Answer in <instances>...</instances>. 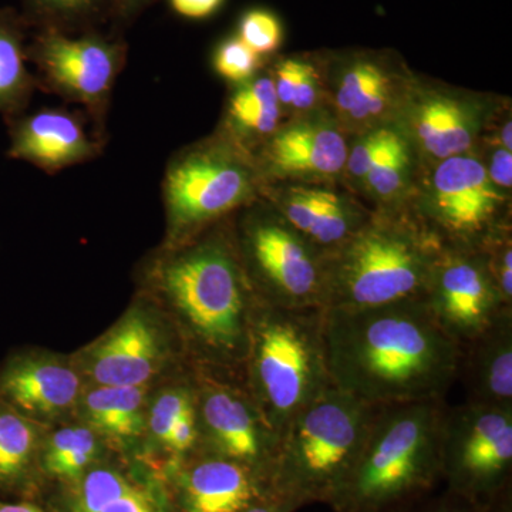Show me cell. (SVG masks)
I'll list each match as a JSON object with an SVG mask.
<instances>
[{"mask_svg": "<svg viewBox=\"0 0 512 512\" xmlns=\"http://www.w3.org/2000/svg\"><path fill=\"white\" fill-rule=\"evenodd\" d=\"M333 384L372 406L444 400L458 379L460 346L421 299L367 309H325Z\"/></svg>", "mask_w": 512, "mask_h": 512, "instance_id": "6da1fadb", "label": "cell"}, {"mask_svg": "<svg viewBox=\"0 0 512 512\" xmlns=\"http://www.w3.org/2000/svg\"><path fill=\"white\" fill-rule=\"evenodd\" d=\"M150 281L180 319L197 367L242 377L259 298L239 256L232 215L165 248Z\"/></svg>", "mask_w": 512, "mask_h": 512, "instance_id": "7a4b0ae2", "label": "cell"}, {"mask_svg": "<svg viewBox=\"0 0 512 512\" xmlns=\"http://www.w3.org/2000/svg\"><path fill=\"white\" fill-rule=\"evenodd\" d=\"M444 400L382 406L328 504L335 512H403L441 483Z\"/></svg>", "mask_w": 512, "mask_h": 512, "instance_id": "3957f363", "label": "cell"}, {"mask_svg": "<svg viewBox=\"0 0 512 512\" xmlns=\"http://www.w3.org/2000/svg\"><path fill=\"white\" fill-rule=\"evenodd\" d=\"M441 245L409 208L373 210L325 254V309H367L423 298Z\"/></svg>", "mask_w": 512, "mask_h": 512, "instance_id": "277c9868", "label": "cell"}, {"mask_svg": "<svg viewBox=\"0 0 512 512\" xmlns=\"http://www.w3.org/2000/svg\"><path fill=\"white\" fill-rule=\"evenodd\" d=\"M242 380L282 437L303 409L335 387L326 349L325 309L281 308L259 299Z\"/></svg>", "mask_w": 512, "mask_h": 512, "instance_id": "5b68a950", "label": "cell"}, {"mask_svg": "<svg viewBox=\"0 0 512 512\" xmlns=\"http://www.w3.org/2000/svg\"><path fill=\"white\" fill-rule=\"evenodd\" d=\"M379 406L333 387L286 427L269 484L302 508L329 504L355 464Z\"/></svg>", "mask_w": 512, "mask_h": 512, "instance_id": "8992f818", "label": "cell"}, {"mask_svg": "<svg viewBox=\"0 0 512 512\" xmlns=\"http://www.w3.org/2000/svg\"><path fill=\"white\" fill-rule=\"evenodd\" d=\"M254 154L220 127L181 148L165 168V248L177 247L262 198Z\"/></svg>", "mask_w": 512, "mask_h": 512, "instance_id": "52a82bcc", "label": "cell"}, {"mask_svg": "<svg viewBox=\"0 0 512 512\" xmlns=\"http://www.w3.org/2000/svg\"><path fill=\"white\" fill-rule=\"evenodd\" d=\"M511 195L473 150L420 168L406 207L441 247L484 249L512 231Z\"/></svg>", "mask_w": 512, "mask_h": 512, "instance_id": "ba28073f", "label": "cell"}, {"mask_svg": "<svg viewBox=\"0 0 512 512\" xmlns=\"http://www.w3.org/2000/svg\"><path fill=\"white\" fill-rule=\"evenodd\" d=\"M239 256L261 301L325 309V252L302 237L264 198L232 215Z\"/></svg>", "mask_w": 512, "mask_h": 512, "instance_id": "9c48e42d", "label": "cell"}, {"mask_svg": "<svg viewBox=\"0 0 512 512\" xmlns=\"http://www.w3.org/2000/svg\"><path fill=\"white\" fill-rule=\"evenodd\" d=\"M123 33L90 30L79 35L37 30L26 47L37 87L80 104L104 138L111 93L127 62Z\"/></svg>", "mask_w": 512, "mask_h": 512, "instance_id": "30bf717a", "label": "cell"}, {"mask_svg": "<svg viewBox=\"0 0 512 512\" xmlns=\"http://www.w3.org/2000/svg\"><path fill=\"white\" fill-rule=\"evenodd\" d=\"M512 407L477 402L446 407L441 481L477 508L512 487Z\"/></svg>", "mask_w": 512, "mask_h": 512, "instance_id": "8fae6325", "label": "cell"}, {"mask_svg": "<svg viewBox=\"0 0 512 512\" xmlns=\"http://www.w3.org/2000/svg\"><path fill=\"white\" fill-rule=\"evenodd\" d=\"M508 100L416 73L392 127L412 147L420 168L431 167L473 151Z\"/></svg>", "mask_w": 512, "mask_h": 512, "instance_id": "7c38bea8", "label": "cell"}, {"mask_svg": "<svg viewBox=\"0 0 512 512\" xmlns=\"http://www.w3.org/2000/svg\"><path fill=\"white\" fill-rule=\"evenodd\" d=\"M325 104L349 137L392 127L416 72L392 49L322 50Z\"/></svg>", "mask_w": 512, "mask_h": 512, "instance_id": "4fadbf2b", "label": "cell"}, {"mask_svg": "<svg viewBox=\"0 0 512 512\" xmlns=\"http://www.w3.org/2000/svg\"><path fill=\"white\" fill-rule=\"evenodd\" d=\"M200 453L228 458L268 478L281 437L272 429L242 377L197 367Z\"/></svg>", "mask_w": 512, "mask_h": 512, "instance_id": "5bb4252c", "label": "cell"}, {"mask_svg": "<svg viewBox=\"0 0 512 512\" xmlns=\"http://www.w3.org/2000/svg\"><path fill=\"white\" fill-rule=\"evenodd\" d=\"M421 301L460 348L504 311L485 249L441 248Z\"/></svg>", "mask_w": 512, "mask_h": 512, "instance_id": "9a60e30c", "label": "cell"}, {"mask_svg": "<svg viewBox=\"0 0 512 512\" xmlns=\"http://www.w3.org/2000/svg\"><path fill=\"white\" fill-rule=\"evenodd\" d=\"M350 137L328 107L288 117L254 154L264 183L345 184Z\"/></svg>", "mask_w": 512, "mask_h": 512, "instance_id": "2e32d148", "label": "cell"}, {"mask_svg": "<svg viewBox=\"0 0 512 512\" xmlns=\"http://www.w3.org/2000/svg\"><path fill=\"white\" fill-rule=\"evenodd\" d=\"M146 306L128 309L83 353V375L93 386H148L170 357L167 336Z\"/></svg>", "mask_w": 512, "mask_h": 512, "instance_id": "e0dca14e", "label": "cell"}, {"mask_svg": "<svg viewBox=\"0 0 512 512\" xmlns=\"http://www.w3.org/2000/svg\"><path fill=\"white\" fill-rule=\"evenodd\" d=\"M262 198L325 254L356 234L373 214L345 184L265 183Z\"/></svg>", "mask_w": 512, "mask_h": 512, "instance_id": "ac0fdd59", "label": "cell"}, {"mask_svg": "<svg viewBox=\"0 0 512 512\" xmlns=\"http://www.w3.org/2000/svg\"><path fill=\"white\" fill-rule=\"evenodd\" d=\"M173 481L174 512H245L274 495L254 468L205 453L178 464Z\"/></svg>", "mask_w": 512, "mask_h": 512, "instance_id": "d6986e66", "label": "cell"}, {"mask_svg": "<svg viewBox=\"0 0 512 512\" xmlns=\"http://www.w3.org/2000/svg\"><path fill=\"white\" fill-rule=\"evenodd\" d=\"M6 123L8 156L50 174L93 160L104 147L103 138L89 133L82 114L74 111L42 109L20 114Z\"/></svg>", "mask_w": 512, "mask_h": 512, "instance_id": "ffe728a7", "label": "cell"}, {"mask_svg": "<svg viewBox=\"0 0 512 512\" xmlns=\"http://www.w3.org/2000/svg\"><path fill=\"white\" fill-rule=\"evenodd\" d=\"M82 393L79 369L49 353L20 357L0 375L3 402L37 423L77 409Z\"/></svg>", "mask_w": 512, "mask_h": 512, "instance_id": "44dd1931", "label": "cell"}, {"mask_svg": "<svg viewBox=\"0 0 512 512\" xmlns=\"http://www.w3.org/2000/svg\"><path fill=\"white\" fill-rule=\"evenodd\" d=\"M66 512H174L167 494L120 467L94 464L64 484Z\"/></svg>", "mask_w": 512, "mask_h": 512, "instance_id": "7402d4cb", "label": "cell"}, {"mask_svg": "<svg viewBox=\"0 0 512 512\" xmlns=\"http://www.w3.org/2000/svg\"><path fill=\"white\" fill-rule=\"evenodd\" d=\"M458 379L470 402L512 407V311L460 348Z\"/></svg>", "mask_w": 512, "mask_h": 512, "instance_id": "603a6c76", "label": "cell"}, {"mask_svg": "<svg viewBox=\"0 0 512 512\" xmlns=\"http://www.w3.org/2000/svg\"><path fill=\"white\" fill-rule=\"evenodd\" d=\"M286 119L271 74L264 66L247 82L231 86L218 127L239 146L255 154Z\"/></svg>", "mask_w": 512, "mask_h": 512, "instance_id": "cb8c5ba5", "label": "cell"}, {"mask_svg": "<svg viewBox=\"0 0 512 512\" xmlns=\"http://www.w3.org/2000/svg\"><path fill=\"white\" fill-rule=\"evenodd\" d=\"M148 386H92L79 400L84 424L101 440L130 444L147 427Z\"/></svg>", "mask_w": 512, "mask_h": 512, "instance_id": "d4e9b609", "label": "cell"}, {"mask_svg": "<svg viewBox=\"0 0 512 512\" xmlns=\"http://www.w3.org/2000/svg\"><path fill=\"white\" fill-rule=\"evenodd\" d=\"M29 30L20 10L0 8V114L6 121L25 113L37 89L26 57Z\"/></svg>", "mask_w": 512, "mask_h": 512, "instance_id": "484cf974", "label": "cell"}, {"mask_svg": "<svg viewBox=\"0 0 512 512\" xmlns=\"http://www.w3.org/2000/svg\"><path fill=\"white\" fill-rule=\"evenodd\" d=\"M419 171L416 154L396 130L393 140L360 184L357 195L373 210L406 207L416 187Z\"/></svg>", "mask_w": 512, "mask_h": 512, "instance_id": "4316f807", "label": "cell"}, {"mask_svg": "<svg viewBox=\"0 0 512 512\" xmlns=\"http://www.w3.org/2000/svg\"><path fill=\"white\" fill-rule=\"evenodd\" d=\"M265 67L286 116L326 106L320 52L274 55L266 59Z\"/></svg>", "mask_w": 512, "mask_h": 512, "instance_id": "83f0119b", "label": "cell"}, {"mask_svg": "<svg viewBox=\"0 0 512 512\" xmlns=\"http://www.w3.org/2000/svg\"><path fill=\"white\" fill-rule=\"evenodd\" d=\"M100 451L101 437L89 426H67L43 439L37 460L47 477L66 484L97 464Z\"/></svg>", "mask_w": 512, "mask_h": 512, "instance_id": "f1b7e54d", "label": "cell"}, {"mask_svg": "<svg viewBox=\"0 0 512 512\" xmlns=\"http://www.w3.org/2000/svg\"><path fill=\"white\" fill-rule=\"evenodd\" d=\"M30 30L79 35L103 29L111 20V0H20Z\"/></svg>", "mask_w": 512, "mask_h": 512, "instance_id": "f546056e", "label": "cell"}, {"mask_svg": "<svg viewBox=\"0 0 512 512\" xmlns=\"http://www.w3.org/2000/svg\"><path fill=\"white\" fill-rule=\"evenodd\" d=\"M40 423L0 403V485L20 483L39 458L42 447Z\"/></svg>", "mask_w": 512, "mask_h": 512, "instance_id": "4dcf8cb0", "label": "cell"}, {"mask_svg": "<svg viewBox=\"0 0 512 512\" xmlns=\"http://www.w3.org/2000/svg\"><path fill=\"white\" fill-rule=\"evenodd\" d=\"M197 412V394L191 377L185 382L171 384L154 397L148 404L147 427L154 440L164 448L180 421Z\"/></svg>", "mask_w": 512, "mask_h": 512, "instance_id": "1f68e13d", "label": "cell"}, {"mask_svg": "<svg viewBox=\"0 0 512 512\" xmlns=\"http://www.w3.org/2000/svg\"><path fill=\"white\" fill-rule=\"evenodd\" d=\"M394 133L393 127H383L350 137L345 185L355 194L372 165L393 140Z\"/></svg>", "mask_w": 512, "mask_h": 512, "instance_id": "d6a6232c", "label": "cell"}, {"mask_svg": "<svg viewBox=\"0 0 512 512\" xmlns=\"http://www.w3.org/2000/svg\"><path fill=\"white\" fill-rule=\"evenodd\" d=\"M266 59L256 55L238 36L222 40L212 56V66L231 86L244 83L264 69Z\"/></svg>", "mask_w": 512, "mask_h": 512, "instance_id": "836d02e7", "label": "cell"}, {"mask_svg": "<svg viewBox=\"0 0 512 512\" xmlns=\"http://www.w3.org/2000/svg\"><path fill=\"white\" fill-rule=\"evenodd\" d=\"M237 36L256 55L266 59L274 56L281 47L284 28L281 20L271 10L251 9L239 20Z\"/></svg>", "mask_w": 512, "mask_h": 512, "instance_id": "e575fe53", "label": "cell"}, {"mask_svg": "<svg viewBox=\"0 0 512 512\" xmlns=\"http://www.w3.org/2000/svg\"><path fill=\"white\" fill-rule=\"evenodd\" d=\"M484 249L504 306L512 311V231Z\"/></svg>", "mask_w": 512, "mask_h": 512, "instance_id": "d590c367", "label": "cell"}, {"mask_svg": "<svg viewBox=\"0 0 512 512\" xmlns=\"http://www.w3.org/2000/svg\"><path fill=\"white\" fill-rule=\"evenodd\" d=\"M403 512H480L476 505L468 503L464 498L444 491L443 494L436 497H427L420 503L414 504L413 507L407 508Z\"/></svg>", "mask_w": 512, "mask_h": 512, "instance_id": "8d00e7d4", "label": "cell"}, {"mask_svg": "<svg viewBox=\"0 0 512 512\" xmlns=\"http://www.w3.org/2000/svg\"><path fill=\"white\" fill-rule=\"evenodd\" d=\"M157 0H111V30L123 33V30L130 26Z\"/></svg>", "mask_w": 512, "mask_h": 512, "instance_id": "74e56055", "label": "cell"}, {"mask_svg": "<svg viewBox=\"0 0 512 512\" xmlns=\"http://www.w3.org/2000/svg\"><path fill=\"white\" fill-rule=\"evenodd\" d=\"M171 9L181 18L202 20L211 18L224 5L225 0H168Z\"/></svg>", "mask_w": 512, "mask_h": 512, "instance_id": "f35d334b", "label": "cell"}, {"mask_svg": "<svg viewBox=\"0 0 512 512\" xmlns=\"http://www.w3.org/2000/svg\"><path fill=\"white\" fill-rule=\"evenodd\" d=\"M298 510L299 508L295 504L289 503L285 498L274 494L269 495L265 500L259 501L258 504L252 505L245 512H295Z\"/></svg>", "mask_w": 512, "mask_h": 512, "instance_id": "ab89813d", "label": "cell"}, {"mask_svg": "<svg viewBox=\"0 0 512 512\" xmlns=\"http://www.w3.org/2000/svg\"><path fill=\"white\" fill-rule=\"evenodd\" d=\"M478 510L480 512H512V487L507 488L494 501Z\"/></svg>", "mask_w": 512, "mask_h": 512, "instance_id": "60d3db41", "label": "cell"}, {"mask_svg": "<svg viewBox=\"0 0 512 512\" xmlns=\"http://www.w3.org/2000/svg\"><path fill=\"white\" fill-rule=\"evenodd\" d=\"M0 512H45V511L40 510V508H37V507H35V505H32V504L0 503Z\"/></svg>", "mask_w": 512, "mask_h": 512, "instance_id": "b9f144b4", "label": "cell"}]
</instances>
